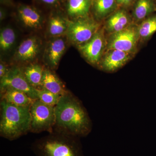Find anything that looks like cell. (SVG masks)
Returning <instances> with one entry per match:
<instances>
[{
    "label": "cell",
    "instance_id": "3",
    "mask_svg": "<svg viewBox=\"0 0 156 156\" xmlns=\"http://www.w3.org/2000/svg\"><path fill=\"white\" fill-rule=\"evenodd\" d=\"M77 137L58 133L37 140L33 150L37 156H84Z\"/></svg>",
    "mask_w": 156,
    "mask_h": 156
},
{
    "label": "cell",
    "instance_id": "24",
    "mask_svg": "<svg viewBox=\"0 0 156 156\" xmlns=\"http://www.w3.org/2000/svg\"><path fill=\"white\" fill-rule=\"evenodd\" d=\"M9 70L5 64L1 62L0 63V78L1 79L5 75Z\"/></svg>",
    "mask_w": 156,
    "mask_h": 156
},
{
    "label": "cell",
    "instance_id": "22",
    "mask_svg": "<svg viewBox=\"0 0 156 156\" xmlns=\"http://www.w3.org/2000/svg\"><path fill=\"white\" fill-rule=\"evenodd\" d=\"M139 38L143 40H147L156 32V16L144 20L137 27Z\"/></svg>",
    "mask_w": 156,
    "mask_h": 156
},
{
    "label": "cell",
    "instance_id": "9",
    "mask_svg": "<svg viewBox=\"0 0 156 156\" xmlns=\"http://www.w3.org/2000/svg\"><path fill=\"white\" fill-rule=\"evenodd\" d=\"M132 53L117 50H109L101 59L99 67L107 72H114L124 66L131 58Z\"/></svg>",
    "mask_w": 156,
    "mask_h": 156
},
{
    "label": "cell",
    "instance_id": "14",
    "mask_svg": "<svg viewBox=\"0 0 156 156\" xmlns=\"http://www.w3.org/2000/svg\"><path fill=\"white\" fill-rule=\"evenodd\" d=\"M40 88L61 96L68 92L66 90L64 84L57 76L47 69H44L41 85Z\"/></svg>",
    "mask_w": 156,
    "mask_h": 156
},
{
    "label": "cell",
    "instance_id": "28",
    "mask_svg": "<svg viewBox=\"0 0 156 156\" xmlns=\"http://www.w3.org/2000/svg\"><path fill=\"white\" fill-rule=\"evenodd\" d=\"M1 2L6 5H10L12 3V0H0Z\"/></svg>",
    "mask_w": 156,
    "mask_h": 156
},
{
    "label": "cell",
    "instance_id": "11",
    "mask_svg": "<svg viewBox=\"0 0 156 156\" xmlns=\"http://www.w3.org/2000/svg\"><path fill=\"white\" fill-rule=\"evenodd\" d=\"M66 49L65 41L62 37L56 38L49 42L45 50L44 58L50 68L57 67Z\"/></svg>",
    "mask_w": 156,
    "mask_h": 156
},
{
    "label": "cell",
    "instance_id": "7",
    "mask_svg": "<svg viewBox=\"0 0 156 156\" xmlns=\"http://www.w3.org/2000/svg\"><path fill=\"white\" fill-rule=\"evenodd\" d=\"M12 88L25 92L32 99H37L36 89L32 87L26 79L23 69L14 67L9 69L1 79V91Z\"/></svg>",
    "mask_w": 156,
    "mask_h": 156
},
{
    "label": "cell",
    "instance_id": "10",
    "mask_svg": "<svg viewBox=\"0 0 156 156\" xmlns=\"http://www.w3.org/2000/svg\"><path fill=\"white\" fill-rule=\"evenodd\" d=\"M41 44L37 37H32L21 42L16 50L14 56L16 60L29 62L34 60L38 55Z\"/></svg>",
    "mask_w": 156,
    "mask_h": 156
},
{
    "label": "cell",
    "instance_id": "2",
    "mask_svg": "<svg viewBox=\"0 0 156 156\" xmlns=\"http://www.w3.org/2000/svg\"><path fill=\"white\" fill-rule=\"evenodd\" d=\"M1 136L13 140L30 131V107L17 106L1 100Z\"/></svg>",
    "mask_w": 156,
    "mask_h": 156
},
{
    "label": "cell",
    "instance_id": "5",
    "mask_svg": "<svg viewBox=\"0 0 156 156\" xmlns=\"http://www.w3.org/2000/svg\"><path fill=\"white\" fill-rule=\"evenodd\" d=\"M31 116V132L51 131L55 125L54 107L36 99L30 107Z\"/></svg>",
    "mask_w": 156,
    "mask_h": 156
},
{
    "label": "cell",
    "instance_id": "26",
    "mask_svg": "<svg viewBox=\"0 0 156 156\" xmlns=\"http://www.w3.org/2000/svg\"><path fill=\"white\" fill-rule=\"evenodd\" d=\"M43 2L48 5H53L58 2V0H41Z\"/></svg>",
    "mask_w": 156,
    "mask_h": 156
},
{
    "label": "cell",
    "instance_id": "20",
    "mask_svg": "<svg viewBox=\"0 0 156 156\" xmlns=\"http://www.w3.org/2000/svg\"><path fill=\"white\" fill-rule=\"evenodd\" d=\"M155 9V6L152 0H138L134 8V18L136 20H142L153 12Z\"/></svg>",
    "mask_w": 156,
    "mask_h": 156
},
{
    "label": "cell",
    "instance_id": "23",
    "mask_svg": "<svg viewBox=\"0 0 156 156\" xmlns=\"http://www.w3.org/2000/svg\"><path fill=\"white\" fill-rule=\"evenodd\" d=\"M36 92L37 99L43 103L53 107L57 104L62 96L42 88H36Z\"/></svg>",
    "mask_w": 156,
    "mask_h": 156
},
{
    "label": "cell",
    "instance_id": "12",
    "mask_svg": "<svg viewBox=\"0 0 156 156\" xmlns=\"http://www.w3.org/2000/svg\"><path fill=\"white\" fill-rule=\"evenodd\" d=\"M17 11L20 19L26 27L34 29H38L41 27V16L33 7L21 5L19 6Z\"/></svg>",
    "mask_w": 156,
    "mask_h": 156
},
{
    "label": "cell",
    "instance_id": "1",
    "mask_svg": "<svg viewBox=\"0 0 156 156\" xmlns=\"http://www.w3.org/2000/svg\"><path fill=\"white\" fill-rule=\"evenodd\" d=\"M54 110V126L59 133L79 137L87 136L91 132L92 123L87 111L70 92L61 96Z\"/></svg>",
    "mask_w": 156,
    "mask_h": 156
},
{
    "label": "cell",
    "instance_id": "13",
    "mask_svg": "<svg viewBox=\"0 0 156 156\" xmlns=\"http://www.w3.org/2000/svg\"><path fill=\"white\" fill-rule=\"evenodd\" d=\"M1 91L2 100L17 106L30 107L35 100L25 92L17 89L7 88Z\"/></svg>",
    "mask_w": 156,
    "mask_h": 156
},
{
    "label": "cell",
    "instance_id": "4",
    "mask_svg": "<svg viewBox=\"0 0 156 156\" xmlns=\"http://www.w3.org/2000/svg\"><path fill=\"white\" fill-rule=\"evenodd\" d=\"M99 23L88 17L68 20L66 34L69 40L79 46L89 41L99 30Z\"/></svg>",
    "mask_w": 156,
    "mask_h": 156
},
{
    "label": "cell",
    "instance_id": "6",
    "mask_svg": "<svg viewBox=\"0 0 156 156\" xmlns=\"http://www.w3.org/2000/svg\"><path fill=\"white\" fill-rule=\"evenodd\" d=\"M139 39L137 27L130 25L123 30L112 34L108 43V48L132 53L136 48Z\"/></svg>",
    "mask_w": 156,
    "mask_h": 156
},
{
    "label": "cell",
    "instance_id": "8",
    "mask_svg": "<svg viewBox=\"0 0 156 156\" xmlns=\"http://www.w3.org/2000/svg\"><path fill=\"white\" fill-rule=\"evenodd\" d=\"M105 45L103 31L98 30L89 41L78 46V48L89 63L96 65L100 62Z\"/></svg>",
    "mask_w": 156,
    "mask_h": 156
},
{
    "label": "cell",
    "instance_id": "19",
    "mask_svg": "<svg viewBox=\"0 0 156 156\" xmlns=\"http://www.w3.org/2000/svg\"><path fill=\"white\" fill-rule=\"evenodd\" d=\"M68 20L59 16H53L49 20L48 32L51 36L59 37L66 34Z\"/></svg>",
    "mask_w": 156,
    "mask_h": 156
},
{
    "label": "cell",
    "instance_id": "17",
    "mask_svg": "<svg viewBox=\"0 0 156 156\" xmlns=\"http://www.w3.org/2000/svg\"><path fill=\"white\" fill-rule=\"evenodd\" d=\"M44 69L38 64H31L23 69L26 79L32 87H41L44 73Z\"/></svg>",
    "mask_w": 156,
    "mask_h": 156
},
{
    "label": "cell",
    "instance_id": "25",
    "mask_svg": "<svg viewBox=\"0 0 156 156\" xmlns=\"http://www.w3.org/2000/svg\"><path fill=\"white\" fill-rule=\"evenodd\" d=\"M117 3L122 5H128L132 2L133 0H116Z\"/></svg>",
    "mask_w": 156,
    "mask_h": 156
},
{
    "label": "cell",
    "instance_id": "15",
    "mask_svg": "<svg viewBox=\"0 0 156 156\" xmlns=\"http://www.w3.org/2000/svg\"><path fill=\"white\" fill-rule=\"evenodd\" d=\"M92 3V0H68V14L75 19L88 17Z\"/></svg>",
    "mask_w": 156,
    "mask_h": 156
},
{
    "label": "cell",
    "instance_id": "27",
    "mask_svg": "<svg viewBox=\"0 0 156 156\" xmlns=\"http://www.w3.org/2000/svg\"><path fill=\"white\" fill-rule=\"evenodd\" d=\"M6 16L5 11L3 9H1L0 10V20L1 21L5 19Z\"/></svg>",
    "mask_w": 156,
    "mask_h": 156
},
{
    "label": "cell",
    "instance_id": "21",
    "mask_svg": "<svg viewBox=\"0 0 156 156\" xmlns=\"http://www.w3.org/2000/svg\"><path fill=\"white\" fill-rule=\"evenodd\" d=\"M16 35L13 29L10 27H4L0 33V48L4 52L9 51L14 46Z\"/></svg>",
    "mask_w": 156,
    "mask_h": 156
},
{
    "label": "cell",
    "instance_id": "16",
    "mask_svg": "<svg viewBox=\"0 0 156 156\" xmlns=\"http://www.w3.org/2000/svg\"><path fill=\"white\" fill-rule=\"evenodd\" d=\"M130 19L126 11H119L112 15L107 20L106 28L112 34L123 30L130 26Z\"/></svg>",
    "mask_w": 156,
    "mask_h": 156
},
{
    "label": "cell",
    "instance_id": "18",
    "mask_svg": "<svg viewBox=\"0 0 156 156\" xmlns=\"http://www.w3.org/2000/svg\"><path fill=\"white\" fill-rule=\"evenodd\" d=\"M116 0H93L94 14L98 19H103L113 11L115 7Z\"/></svg>",
    "mask_w": 156,
    "mask_h": 156
}]
</instances>
